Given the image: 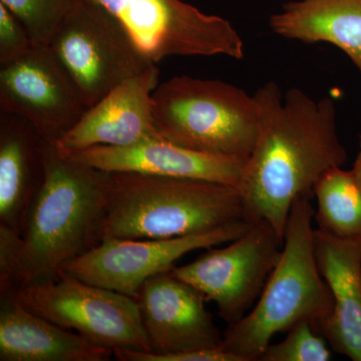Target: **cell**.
Segmentation results:
<instances>
[{
    "mask_svg": "<svg viewBox=\"0 0 361 361\" xmlns=\"http://www.w3.org/2000/svg\"><path fill=\"white\" fill-rule=\"evenodd\" d=\"M254 97L258 134L239 190L247 222L268 221L284 239L297 197L312 198L320 177L342 167L348 153L337 135L332 97L314 99L296 87L283 97L275 82H266Z\"/></svg>",
    "mask_w": 361,
    "mask_h": 361,
    "instance_id": "obj_1",
    "label": "cell"
},
{
    "mask_svg": "<svg viewBox=\"0 0 361 361\" xmlns=\"http://www.w3.org/2000/svg\"><path fill=\"white\" fill-rule=\"evenodd\" d=\"M44 160V182L20 233L13 290L54 279L103 240L110 173L73 160L47 141Z\"/></svg>",
    "mask_w": 361,
    "mask_h": 361,
    "instance_id": "obj_2",
    "label": "cell"
},
{
    "mask_svg": "<svg viewBox=\"0 0 361 361\" xmlns=\"http://www.w3.org/2000/svg\"><path fill=\"white\" fill-rule=\"evenodd\" d=\"M246 221L239 188L189 178L110 173L104 238L169 239Z\"/></svg>",
    "mask_w": 361,
    "mask_h": 361,
    "instance_id": "obj_3",
    "label": "cell"
},
{
    "mask_svg": "<svg viewBox=\"0 0 361 361\" xmlns=\"http://www.w3.org/2000/svg\"><path fill=\"white\" fill-rule=\"evenodd\" d=\"M314 209L299 196L291 207L284 244L257 304L238 322L228 325L220 348L242 361H257L271 339L307 320L319 334L332 314L334 296L316 263Z\"/></svg>",
    "mask_w": 361,
    "mask_h": 361,
    "instance_id": "obj_4",
    "label": "cell"
},
{
    "mask_svg": "<svg viewBox=\"0 0 361 361\" xmlns=\"http://www.w3.org/2000/svg\"><path fill=\"white\" fill-rule=\"evenodd\" d=\"M152 110L163 139L201 153L246 161L257 137L255 97L222 80L170 78L154 90Z\"/></svg>",
    "mask_w": 361,
    "mask_h": 361,
    "instance_id": "obj_5",
    "label": "cell"
},
{
    "mask_svg": "<svg viewBox=\"0 0 361 361\" xmlns=\"http://www.w3.org/2000/svg\"><path fill=\"white\" fill-rule=\"evenodd\" d=\"M49 47L87 109L126 80L156 66L96 0H82L59 25Z\"/></svg>",
    "mask_w": 361,
    "mask_h": 361,
    "instance_id": "obj_6",
    "label": "cell"
},
{
    "mask_svg": "<svg viewBox=\"0 0 361 361\" xmlns=\"http://www.w3.org/2000/svg\"><path fill=\"white\" fill-rule=\"evenodd\" d=\"M11 292L35 314L73 330L114 351H149L139 304L118 292L87 283L66 273Z\"/></svg>",
    "mask_w": 361,
    "mask_h": 361,
    "instance_id": "obj_7",
    "label": "cell"
},
{
    "mask_svg": "<svg viewBox=\"0 0 361 361\" xmlns=\"http://www.w3.org/2000/svg\"><path fill=\"white\" fill-rule=\"evenodd\" d=\"M122 23L151 61L168 56H244V42L229 20L182 0H96Z\"/></svg>",
    "mask_w": 361,
    "mask_h": 361,
    "instance_id": "obj_8",
    "label": "cell"
},
{
    "mask_svg": "<svg viewBox=\"0 0 361 361\" xmlns=\"http://www.w3.org/2000/svg\"><path fill=\"white\" fill-rule=\"evenodd\" d=\"M283 244L273 226L260 220L229 246L210 249L190 264L172 270L206 300L217 304L220 317L232 325L246 315L262 293Z\"/></svg>",
    "mask_w": 361,
    "mask_h": 361,
    "instance_id": "obj_9",
    "label": "cell"
},
{
    "mask_svg": "<svg viewBox=\"0 0 361 361\" xmlns=\"http://www.w3.org/2000/svg\"><path fill=\"white\" fill-rule=\"evenodd\" d=\"M252 224L238 221L214 231L177 238H104L92 250L66 263L61 271L135 299L147 280L172 270L183 256L239 238Z\"/></svg>",
    "mask_w": 361,
    "mask_h": 361,
    "instance_id": "obj_10",
    "label": "cell"
},
{
    "mask_svg": "<svg viewBox=\"0 0 361 361\" xmlns=\"http://www.w3.org/2000/svg\"><path fill=\"white\" fill-rule=\"evenodd\" d=\"M87 110L84 99L49 47L0 65V111L23 116L44 141L56 144Z\"/></svg>",
    "mask_w": 361,
    "mask_h": 361,
    "instance_id": "obj_11",
    "label": "cell"
},
{
    "mask_svg": "<svg viewBox=\"0 0 361 361\" xmlns=\"http://www.w3.org/2000/svg\"><path fill=\"white\" fill-rule=\"evenodd\" d=\"M135 300L151 353L220 348L223 334L207 310L205 297L173 270L147 280Z\"/></svg>",
    "mask_w": 361,
    "mask_h": 361,
    "instance_id": "obj_12",
    "label": "cell"
},
{
    "mask_svg": "<svg viewBox=\"0 0 361 361\" xmlns=\"http://www.w3.org/2000/svg\"><path fill=\"white\" fill-rule=\"evenodd\" d=\"M158 66L130 78L90 106L56 142L63 154L94 147H128L161 137L154 126L152 96L159 85Z\"/></svg>",
    "mask_w": 361,
    "mask_h": 361,
    "instance_id": "obj_13",
    "label": "cell"
},
{
    "mask_svg": "<svg viewBox=\"0 0 361 361\" xmlns=\"http://www.w3.org/2000/svg\"><path fill=\"white\" fill-rule=\"evenodd\" d=\"M63 155L108 173L189 178L237 188L246 161L183 148L161 137L132 146L94 147Z\"/></svg>",
    "mask_w": 361,
    "mask_h": 361,
    "instance_id": "obj_14",
    "label": "cell"
},
{
    "mask_svg": "<svg viewBox=\"0 0 361 361\" xmlns=\"http://www.w3.org/2000/svg\"><path fill=\"white\" fill-rule=\"evenodd\" d=\"M318 269L334 296L332 314L320 329L336 353L361 361V240L314 230Z\"/></svg>",
    "mask_w": 361,
    "mask_h": 361,
    "instance_id": "obj_15",
    "label": "cell"
},
{
    "mask_svg": "<svg viewBox=\"0 0 361 361\" xmlns=\"http://www.w3.org/2000/svg\"><path fill=\"white\" fill-rule=\"evenodd\" d=\"M113 350L27 310L0 292V361H106Z\"/></svg>",
    "mask_w": 361,
    "mask_h": 361,
    "instance_id": "obj_16",
    "label": "cell"
},
{
    "mask_svg": "<svg viewBox=\"0 0 361 361\" xmlns=\"http://www.w3.org/2000/svg\"><path fill=\"white\" fill-rule=\"evenodd\" d=\"M44 179V137L23 116L0 111V225L20 234Z\"/></svg>",
    "mask_w": 361,
    "mask_h": 361,
    "instance_id": "obj_17",
    "label": "cell"
},
{
    "mask_svg": "<svg viewBox=\"0 0 361 361\" xmlns=\"http://www.w3.org/2000/svg\"><path fill=\"white\" fill-rule=\"evenodd\" d=\"M285 39L327 42L348 54L361 75V0H294L270 18Z\"/></svg>",
    "mask_w": 361,
    "mask_h": 361,
    "instance_id": "obj_18",
    "label": "cell"
},
{
    "mask_svg": "<svg viewBox=\"0 0 361 361\" xmlns=\"http://www.w3.org/2000/svg\"><path fill=\"white\" fill-rule=\"evenodd\" d=\"M320 231L341 239L361 240V189L351 171L330 169L314 187Z\"/></svg>",
    "mask_w": 361,
    "mask_h": 361,
    "instance_id": "obj_19",
    "label": "cell"
},
{
    "mask_svg": "<svg viewBox=\"0 0 361 361\" xmlns=\"http://www.w3.org/2000/svg\"><path fill=\"white\" fill-rule=\"evenodd\" d=\"M82 0H0L20 20L33 44L49 47L59 25Z\"/></svg>",
    "mask_w": 361,
    "mask_h": 361,
    "instance_id": "obj_20",
    "label": "cell"
},
{
    "mask_svg": "<svg viewBox=\"0 0 361 361\" xmlns=\"http://www.w3.org/2000/svg\"><path fill=\"white\" fill-rule=\"evenodd\" d=\"M324 337L307 320L297 323L280 343L269 344L260 361H329L331 353Z\"/></svg>",
    "mask_w": 361,
    "mask_h": 361,
    "instance_id": "obj_21",
    "label": "cell"
},
{
    "mask_svg": "<svg viewBox=\"0 0 361 361\" xmlns=\"http://www.w3.org/2000/svg\"><path fill=\"white\" fill-rule=\"evenodd\" d=\"M33 47L35 44L20 20L0 4V65L18 61Z\"/></svg>",
    "mask_w": 361,
    "mask_h": 361,
    "instance_id": "obj_22",
    "label": "cell"
},
{
    "mask_svg": "<svg viewBox=\"0 0 361 361\" xmlns=\"http://www.w3.org/2000/svg\"><path fill=\"white\" fill-rule=\"evenodd\" d=\"M116 360L121 361H242L238 356L223 350L221 348L185 351V353L156 355L149 351L116 349Z\"/></svg>",
    "mask_w": 361,
    "mask_h": 361,
    "instance_id": "obj_23",
    "label": "cell"
},
{
    "mask_svg": "<svg viewBox=\"0 0 361 361\" xmlns=\"http://www.w3.org/2000/svg\"><path fill=\"white\" fill-rule=\"evenodd\" d=\"M351 173H353L356 183H357L358 186L361 189V135L360 137V152H358L357 157H356L355 165H353Z\"/></svg>",
    "mask_w": 361,
    "mask_h": 361,
    "instance_id": "obj_24",
    "label": "cell"
}]
</instances>
